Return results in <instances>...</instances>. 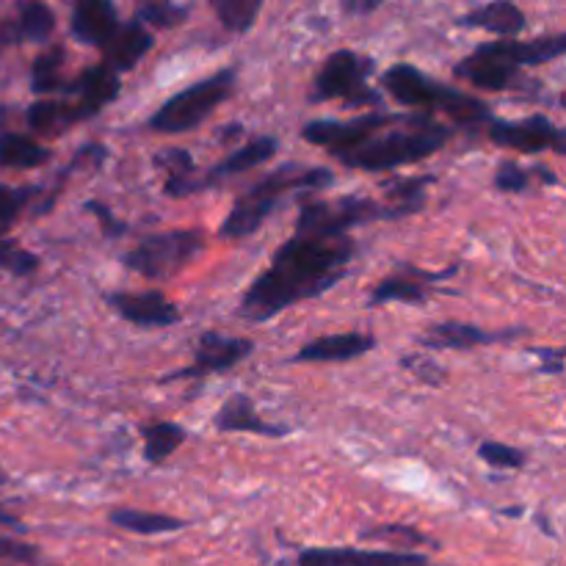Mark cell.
<instances>
[{
  "instance_id": "cell-42",
  "label": "cell",
  "mask_w": 566,
  "mask_h": 566,
  "mask_svg": "<svg viewBox=\"0 0 566 566\" xmlns=\"http://www.w3.org/2000/svg\"><path fill=\"white\" fill-rule=\"evenodd\" d=\"M381 3H385V0H346V11L348 14L363 17V14H370V11L379 9Z\"/></svg>"
},
{
  "instance_id": "cell-2",
  "label": "cell",
  "mask_w": 566,
  "mask_h": 566,
  "mask_svg": "<svg viewBox=\"0 0 566 566\" xmlns=\"http://www.w3.org/2000/svg\"><path fill=\"white\" fill-rule=\"evenodd\" d=\"M332 171L324 166H304V164H285L276 166L274 171L254 182L247 193L235 199V205L227 213L224 224H221V238L227 241H238V238H249L263 227V221L274 213L276 205L285 199L291 191H321V188L332 186Z\"/></svg>"
},
{
  "instance_id": "cell-19",
  "label": "cell",
  "mask_w": 566,
  "mask_h": 566,
  "mask_svg": "<svg viewBox=\"0 0 566 566\" xmlns=\"http://www.w3.org/2000/svg\"><path fill=\"white\" fill-rule=\"evenodd\" d=\"M119 17L111 0H77L72 11V33L77 42L92 48H108L111 39L119 33Z\"/></svg>"
},
{
  "instance_id": "cell-10",
  "label": "cell",
  "mask_w": 566,
  "mask_h": 566,
  "mask_svg": "<svg viewBox=\"0 0 566 566\" xmlns=\"http://www.w3.org/2000/svg\"><path fill=\"white\" fill-rule=\"evenodd\" d=\"M490 138L497 147L517 149V153H553L566 155V133L553 125L547 116H528V119H492Z\"/></svg>"
},
{
  "instance_id": "cell-15",
  "label": "cell",
  "mask_w": 566,
  "mask_h": 566,
  "mask_svg": "<svg viewBox=\"0 0 566 566\" xmlns=\"http://www.w3.org/2000/svg\"><path fill=\"white\" fill-rule=\"evenodd\" d=\"M111 310L122 315L130 324L144 326V329H164V326H175L180 321V310L171 304L164 293L158 291H142V293H111L105 296Z\"/></svg>"
},
{
  "instance_id": "cell-18",
  "label": "cell",
  "mask_w": 566,
  "mask_h": 566,
  "mask_svg": "<svg viewBox=\"0 0 566 566\" xmlns=\"http://www.w3.org/2000/svg\"><path fill=\"white\" fill-rule=\"evenodd\" d=\"M457 274V265H451L448 271H440V274H426V271L418 269H403L401 274H390L374 287L370 293V304H390V302H403V304H423L429 298L431 285L448 280V276Z\"/></svg>"
},
{
  "instance_id": "cell-45",
  "label": "cell",
  "mask_w": 566,
  "mask_h": 566,
  "mask_svg": "<svg viewBox=\"0 0 566 566\" xmlns=\"http://www.w3.org/2000/svg\"><path fill=\"white\" fill-rule=\"evenodd\" d=\"M562 105H564V108H566V97H562Z\"/></svg>"
},
{
  "instance_id": "cell-21",
  "label": "cell",
  "mask_w": 566,
  "mask_h": 566,
  "mask_svg": "<svg viewBox=\"0 0 566 566\" xmlns=\"http://www.w3.org/2000/svg\"><path fill=\"white\" fill-rule=\"evenodd\" d=\"M216 429L219 431H243V434H260V437H285V426L265 423L258 415V407L249 396L238 392L232 396L224 407L216 415Z\"/></svg>"
},
{
  "instance_id": "cell-16",
  "label": "cell",
  "mask_w": 566,
  "mask_h": 566,
  "mask_svg": "<svg viewBox=\"0 0 566 566\" xmlns=\"http://www.w3.org/2000/svg\"><path fill=\"white\" fill-rule=\"evenodd\" d=\"M525 329H503L490 332L475 324H459V321H446V324H431L420 335V346L437 348V352H468L475 346H490V343H503L520 337Z\"/></svg>"
},
{
  "instance_id": "cell-22",
  "label": "cell",
  "mask_w": 566,
  "mask_h": 566,
  "mask_svg": "<svg viewBox=\"0 0 566 566\" xmlns=\"http://www.w3.org/2000/svg\"><path fill=\"white\" fill-rule=\"evenodd\" d=\"M153 33L142 22L122 25L119 33L108 42V48H103V64H108L116 72L133 70L153 50Z\"/></svg>"
},
{
  "instance_id": "cell-1",
  "label": "cell",
  "mask_w": 566,
  "mask_h": 566,
  "mask_svg": "<svg viewBox=\"0 0 566 566\" xmlns=\"http://www.w3.org/2000/svg\"><path fill=\"white\" fill-rule=\"evenodd\" d=\"M357 254L348 235H304L296 232L271 258V265L247 287L241 315L247 321H271L304 298H315L346 276Z\"/></svg>"
},
{
  "instance_id": "cell-36",
  "label": "cell",
  "mask_w": 566,
  "mask_h": 566,
  "mask_svg": "<svg viewBox=\"0 0 566 566\" xmlns=\"http://www.w3.org/2000/svg\"><path fill=\"white\" fill-rule=\"evenodd\" d=\"M36 254L14 247V243L6 241V238L0 235V269H9L11 274H31V271H36Z\"/></svg>"
},
{
  "instance_id": "cell-17",
  "label": "cell",
  "mask_w": 566,
  "mask_h": 566,
  "mask_svg": "<svg viewBox=\"0 0 566 566\" xmlns=\"http://www.w3.org/2000/svg\"><path fill=\"white\" fill-rule=\"evenodd\" d=\"M276 149H280V142H276L274 136H258L252 138V142L241 144V147L232 149L221 164L210 166V169L205 171V177H199L197 180L199 191L221 186V182L232 180V177L243 175V171H252L258 169V166L269 164V160L276 155Z\"/></svg>"
},
{
  "instance_id": "cell-31",
  "label": "cell",
  "mask_w": 566,
  "mask_h": 566,
  "mask_svg": "<svg viewBox=\"0 0 566 566\" xmlns=\"http://www.w3.org/2000/svg\"><path fill=\"white\" fill-rule=\"evenodd\" d=\"M265 0H213L216 17L232 33H243L254 25Z\"/></svg>"
},
{
  "instance_id": "cell-33",
  "label": "cell",
  "mask_w": 566,
  "mask_h": 566,
  "mask_svg": "<svg viewBox=\"0 0 566 566\" xmlns=\"http://www.w3.org/2000/svg\"><path fill=\"white\" fill-rule=\"evenodd\" d=\"M31 197H33V188L0 186V235L14 224L17 216L22 213V208L31 202Z\"/></svg>"
},
{
  "instance_id": "cell-25",
  "label": "cell",
  "mask_w": 566,
  "mask_h": 566,
  "mask_svg": "<svg viewBox=\"0 0 566 566\" xmlns=\"http://www.w3.org/2000/svg\"><path fill=\"white\" fill-rule=\"evenodd\" d=\"M111 525L122 531H130L138 536H158V534H171V531L186 528V523L169 514L158 512H138V509H114L111 512Z\"/></svg>"
},
{
  "instance_id": "cell-41",
  "label": "cell",
  "mask_w": 566,
  "mask_h": 566,
  "mask_svg": "<svg viewBox=\"0 0 566 566\" xmlns=\"http://www.w3.org/2000/svg\"><path fill=\"white\" fill-rule=\"evenodd\" d=\"M534 352L542 359V374H562L566 348H534Z\"/></svg>"
},
{
  "instance_id": "cell-9",
  "label": "cell",
  "mask_w": 566,
  "mask_h": 566,
  "mask_svg": "<svg viewBox=\"0 0 566 566\" xmlns=\"http://www.w3.org/2000/svg\"><path fill=\"white\" fill-rule=\"evenodd\" d=\"M403 116L396 114H370L357 116L352 122H337V119H315L307 122L302 130V136L307 138L315 147H324L326 153H332L335 158H343V155L354 153L357 147H363L365 142H370L374 136H379L385 127L398 125Z\"/></svg>"
},
{
  "instance_id": "cell-38",
  "label": "cell",
  "mask_w": 566,
  "mask_h": 566,
  "mask_svg": "<svg viewBox=\"0 0 566 566\" xmlns=\"http://www.w3.org/2000/svg\"><path fill=\"white\" fill-rule=\"evenodd\" d=\"M142 20L153 22L158 28H171L175 22L186 20V11L177 9L175 3H155V6H142Z\"/></svg>"
},
{
  "instance_id": "cell-20",
  "label": "cell",
  "mask_w": 566,
  "mask_h": 566,
  "mask_svg": "<svg viewBox=\"0 0 566 566\" xmlns=\"http://www.w3.org/2000/svg\"><path fill=\"white\" fill-rule=\"evenodd\" d=\"M376 340L363 332H340V335H326L318 340L298 348L293 363H348V359L365 357L374 352Z\"/></svg>"
},
{
  "instance_id": "cell-37",
  "label": "cell",
  "mask_w": 566,
  "mask_h": 566,
  "mask_svg": "<svg viewBox=\"0 0 566 566\" xmlns=\"http://www.w3.org/2000/svg\"><path fill=\"white\" fill-rule=\"evenodd\" d=\"M0 558L14 564H36L39 547L31 542L14 539V536H0Z\"/></svg>"
},
{
  "instance_id": "cell-40",
  "label": "cell",
  "mask_w": 566,
  "mask_h": 566,
  "mask_svg": "<svg viewBox=\"0 0 566 566\" xmlns=\"http://www.w3.org/2000/svg\"><path fill=\"white\" fill-rule=\"evenodd\" d=\"M86 210H92V213L97 216V221H99V224H103L105 235H108V238H116V235H122V232L127 230V224H125V221H119V219H116V216L111 213V210L105 208V205H99V202H86Z\"/></svg>"
},
{
  "instance_id": "cell-12",
  "label": "cell",
  "mask_w": 566,
  "mask_h": 566,
  "mask_svg": "<svg viewBox=\"0 0 566 566\" xmlns=\"http://www.w3.org/2000/svg\"><path fill=\"white\" fill-rule=\"evenodd\" d=\"M66 105H70L75 122L92 119L105 105H111L119 94V72L108 64H97L83 70L81 75L64 86Z\"/></svg>"
},
{
  "instance_id": "cell-46",
  "label": "cell",
  "mask_w": 566,
  "mask_h": 566,
  "mask_svg": "<svg viewBox=\"0 0 566 566\" xmlns=\"http://www.w3.org/2000/svg\"><path fill=\"white\" fill-rule=\"evenodd\" d=\"M72 3H77V0H72Z\"/></svg>"
},
{
  "instance_id": "cell-27",
  "label": "cell",
  "mask_w": 566,
  "mask_h": 566,
  "mask_svg": "<svg viewBox=\"0 0 566 566\" xmlns=\"http://www.w3.org/2000/svg\"><path fill=\"white\" fill-rule=\"evenodd\" d=\"M72 125H75V116L66 99H36L28 108V127L39 136H61Z\"/></svg>"
},
{
  "instance_id": "cell-34",
  "label": "cell",
  "mask_w": 566,
  "mask_h": 566,
  "mask_svg": "<svg viewBox=\"0 0 566 566\" xmlns=\"http://www.w3.org/2000/svg\"><path fill=\"white\" fill-rule=\"evenodd\" d=\"M534 175H536V169H523L520 164L506 160V164L497 166L495 188L503 193H523L525 188L531 186V180H534Z\"/></svg>"
},
{
  "instance_id": "cell-32",
  "label": "cell",
  "mask_w": 566,
  "mask_h": 566,
  "mask_svg": "<svg viewBox=\"0 0 566 566\" xmlns=\"http://www.w3.org/2000/svg\"><path fill=\"white\" fill-rule=\"evenodd\" d=\"M479 453H481V459L490 464V468H497V470H517L525 464V453L517 451V448L506 446V442L486 440V442H481Z\"/></svg>"
},
{
  "instance_id": "cell-28",
  "label": "cell",
  "mask_w": 566,
  "mask_h": 566,
  "mask_svg": "<svg viewBox=\"0 0 566 566\" xmlns=\"http://www.w3.org/2000/svg\"><path fill=\"white\" fill-rule=\"evenodd\" d=\"M144 459L149 464H160L177 451V448L186 442V429L169 420H160V423L144 426Z\"/></svg>"
},
{
  "instance_id": "cell-7",
  "label": "cell",
  "mask_w": 566,
  "mask_h": 566,
  "mask_svg": "<svg viewBox=\"0 0 566 566\" xmlns=\"http://www.w3.org/2000/svg\"><path fill=\"white\" fill-rule=\"evenodd\" d=\"M396 219L387 202H376L370 197H337L315 199L302 208L296 219V232L304 235H348L354 227L370 224V221Z\"/></svg>"
},
{
  "instance_id": "cell-5",
  "label": "cell",
  "mask_w": 566,
  "mask_h": 566,
  "mask_svg": "<svg viewBox=\"0 0 566 566\" xmlns=\"http://www.w3.org/2000/svg\"><path fill=\"white\" fill-rule=\"evenodd\" d=\"M235 88V70H219L213 75L191 83L188 88L166 99L158 111L147 119V127L155 133H188L202 125Z\"/></svg>"
},
{
  "instance_id": "cell-43",
  "label": "cell",
  "mask_w": 566,
  "mask_h": 566,
  "mask_svg": "<svg viewBox=\"0 0 566 566\" xmlns=\"http://www.w3.org/2000/svg\"><path fill=\"white\" fill-rule=\"evenodd\" d=\"M0 525H6V528H11V531H25V525L20 523V517H14L11 512H6L3 506H0Z\"/></svg>"
},
{
  "instance_id": "cell-29",
  "label": "cell",
  "mask_w": 566,
  "mask_h": 566,
  "mask_svg": "<svg viewBox=\"0 0 566 566\" xmlns=\"http://www.w3.org/2000/svg\"><path fill=\"white\" fill-rule=\"evenodd\" d=\"M55 28V17L42 0H28L20 9V20H17V36L25 42H44L50 39Z\"/></svg>"
},
{
  "instance_id": "cell-8",
  "label": "cell",
  "mask_w": 566,
  "mask_h": 566,
  "mask_svg": "<svg viewBox=\"0 0 566 566\" xmlns=\"http://www.w3.org/2000/svg\"><path fill=\"white\" fill-rule=\"evenodd\" d=\"M374 61L354 50H337L315 77L313 99H343L348 105H379L381 97L368 86Z\"/></svg>"
},
{
  "instance_id": "cell-44",
  "label": "cell",
  "mask_w": 566,
  "mask_h": 566,
  "mask_svg": "<svg viewBox=\"0 0 566 566\" xmlns=\"http://www.w3.org/2000/svg\"><path fill=\"white\" fill-rule=\"evenodd\" d=\"M142 6H155V3H169V0H138Z\"/></svg>"
},
{
  "instance_id": "cell-3",
  "label": "cell",
  "mask_w": 566,
  "mask_h": 566,
  "mask_svg": "<svg viewBox=\"0 0 566 566\" xmlns=\"http://www.w3.org/2000/svg\"><path fill=\"white\" fill-rule=\"evenodd\" d=\"M381 86L390 97L407 108L418 111H440L442 116L453 122V125H484L492 119V111L484 99L470 97V94L457 92L451 86L431 81L426 72H420L412 64H396L381 75Z\"/></svg>"
},
{
  "instance_id": "cell-11",
  "label": "cell",
  "mask_w": 566,
  "mask_h": 566,
  "mask_svg": "<svg viewBox=\"0 0 566 566\" xmlns=\"http://www.w3.org/2000/svg\"><path fill=\"white\" fill-rule=\"evenodd\" d=\"M252 352L254 343L247 340V337H224L219 332H205L197 343V352H193V363L177 370V374L166 376V381L202 379V376L210 374H224V370L247 359Z\"/></svg>"
},
{
  "instance_id": "cell-4",
  "label": "cell",
  "mask_w": 566,
  "mask_h": 566,
  "mask_svg": "<svg viewBox=\"0 0 566 566\" xmlns=\"http://www.w3.org/2000/svg\"><path fill=\"white\" fill-rule=\"evenodd\" d=\"M451 127L440 125L429 114H418L412 116L409 127L385 133V136H374L363 147L354 149V153L343 155L340 160L352 166V169L363 171L398 169V166L420 164V160L440 153L448 144V138H451Z\"/></svg>"
},
{
  "instance_id": "cell-24",
  "label": "cell",
  "mask_w": 566,
  "mask_h": 566,
  "mask_svg": "<svg viewBox=\"0 0 566 566\" xmlns=\"http://www.w3.org/2000/svg\"><path fill=\"white\" fill-rule=\"evenodd\" d=\"M50 149L22 133H0V166L3 169H36L48 164Z\"/></svg>"
},
{
  "instance_id": "cell-13",
  "label": "cell",
  "mask_w": 566,
  "mask_h": 566,
  "mask_svg": "<svg viewBox=\"0 0 566 566\" xmlns=\"http://www.w3.org/2000/svg\"><path fill=\"white\" fill-rule=\"evenodd\" d=\"M517 72L520 66L509 59L506 48H503V39L501 42L481 44L475 53H470L468 59H462L457 64V77L484 88V92H503V88L512 86Z\"/></svg>"
},
{
  "instance_id": "cell-30",
  "label": "cell",
  "mask_w": 566,
  "mask_h": 566,
  "mask_svg": "<svg viewBox=\"0 0 566 566\" xmlns=\"http://www.w3.org/2000/svg\"><path fill=\"white\" fill-rule=\"evenodd\" d=\"M61 66H64V50L53 48L48 53L39 55L33 61V72H31V86L36 94H53L61 92L66 86L64 75H61Z\"/></svg>"
},
{
  "instance_id": "cell-35",
  "label": "cell",
  "mask_w": 566,
  "mask_h": 566,
  "mask_svg": "<svg viewBox=\"0 0 566 566\" xmlns=\"http://www.w3.org/2000/svg\"><path fill=\"white\" fill-rule=\"evenodd\" d=\"M365 539H381V542H398V545H407V547H415V545H434V542L429 539L426 534H420V531L409 528V525H379V528H370L365 531Z\"/></svg>"
},
{
  "instance_id": "cell-14",
  "label": "cell",
  "mask_w": 566,
  "mask_h": 566,
  "mask_svg": "<svg viewBox=\"0 0 566 566\" xmlns=\"http://www.w3.org/2000/svg\"><path fill=\"white\" fill-rule=\"evenodd\" d=\"M296 566H434L420 553L359 551V547H310Z\"/></svg>"
},
{
  "instance_id": "cell-26",
  "label": "cell",
  "mask_w": 566,
  "mask_h": 566,
  "mask_svg": "<svg viewBox=\"0 0 566 566\" xmlns=\"http://www.w3.org/2000/svg\"><path fill=\"white\" fill-rule=\"evenodd\" d=\"M509 59L523 70V66L547 64V61L566 55V33H556V36H539L534 42H514V39H503Z\"/></svg>"
},
{
  "instance_id": "cell-39",
  "label": "cell",
  "mask_w": 566,
  "mask_h": 566,
  "mask_svg": "<svg viewBox=\"0 0 566 566\" xmlns=\"http://www.w3.org/2000/svg\"><path fill=\"white\" fill-rule=\"evenodd\" d=\"M403 368L412 370L418 379H423L426 385H440V381H446V374H442L440 365L434 363V359L423 357V354H412V357H403Z\"/></svg>"
},
{
  "instance_id": "cell-6",
  "label": "cell",
  "mask_w": 566,
  "mask_h": 566,
  "mask_svg": "<svg viewBox=\"0 0 566 566\" xmlns=\"http://www.w3.org/2000/svg\"><path fill=\"white\" fill-rule=\"evenodd\" d=\"M205 252V235L197 230L155 232L125 254V265L144 280H171Z\"/></svg>"
},
{
  "instance_id": "cell-23",
  "label": "cell",
  "mask_w": 566,
  "mask_h": 566,
  "mask_svg": "<svg viewBox=\"0 0 566 566\" xmlns=\"http://www.w3.org/2000/svg\"><path fill=\"white\" fill-rule=\"evenodd\" d=\"M459 22H462L464 28H481V31L512 39L525 28V14L520 11V6L512 3V0H492V3L470 11V14L462 17Z\"/></svg>"
}]
</instances>
